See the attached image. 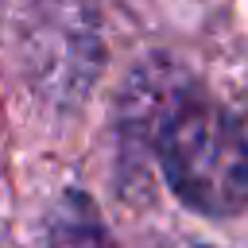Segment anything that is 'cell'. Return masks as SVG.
<instances>
[{
	"label": "cell",
	"mask_w": 248,
	"mask_h": 248,
	"mask_svg": "<svg viewBox=\"0 0 248 248\" xmlns=\"http://www.w3.org/2000/svg\"><path fill=\"white\" fill-rule=\"evenodd\" d=\"M236 101H240V108H244V116H248V89H244V93H236Z\"/></svg>",
	"instance_id": "4"
},
{
	"label": "cell",
	"mask_w": 248,
	"mask_h": 248,
	"mask_svg": "<svg viewBox=\"0 0 248 248\" xmlns=\"http://www.w3.org/2000/svg\"><path fill=\"white\" fill-rule=\"evenodd\" d=\"M46 248H112V244L97 221V209L81 194H70L58 205V213L50 217Z\"/></svg>",
	"instance_id": "3"
},
{
	"label": "cell",
	"mask_w": 248,
	"mask_h": 248,
	"mask_svg": "<svg viewBox=\"0 0 248 248\" xmlns=\"http://www.w3.org/2000/svg\"><path fill=\"white\" fill-rule=\"evenodd\" d=\"M23 62L31 81L74 101L97 74V19L85 0H35L23 27Z\"/></svg>",
	"instance_id": "2"
},
{
	"label": "cell",
	"mask_w": 248,
	"mask_h": 248,
	"mask_svg": "<svg viewBox=\"0 0 248 248\" xmlns=\"http://www.w3.org/2000/svg\"><path fill=\"white\" fill-rule=\"evenodd\" d=\"M155 155L170 190L205 217L248 209V116L186 85L155 132Z\"/></svg>",
	"instance_id": "1"
}]
</instances>
